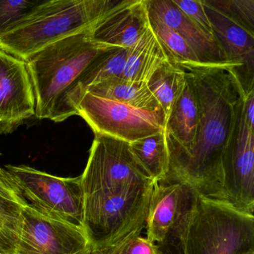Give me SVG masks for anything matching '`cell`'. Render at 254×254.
<instances>
[{
  "mask_svg": "<svg viewBox=\"0 0 254 254\" xmlns=\"http://www.w3.org/2000/svg\"><path fill=\"white\" fill-rule=\"evenodd\" d=\"M175 5L184 13L189 20H191L195 24L202 32L210 38H215L213 36L212 26L209 18L206 15L202 0L194 1V0H173Z\"/></svg>",
  "mask_w": 254,
  "mask_h": 254,
  "instance_id": "obj_26",
  "label": "cell"
},
{
  "mask_svg": "<svg viewBox=\"0 0 254 254\" xmlns=\"http://www.w3.org/2000/svg\"><path fill=\"white\" fill-rule=\"evenodd\" d=\"M87 254H99V253L95 252V251H90V250H89L88 253H87Z\"/></svg>",
  "mask_w": 254,
  "mask_h": 254,
  "instance_id": "obj_28",
  "label": "cell"
},
{
  "mask_svg": "<svg viewBox=\"0 0 254 254\" xmlns=\"http://www.w3.org/2000/svg\"><path fill=\"white\" fill-rule=\"evenodd\" d=\"M147 5L179 34L194 52L202 64H230L226 61L215 38L202 32L178 8L173 0H147Z\"/></svg>",
  "mask_w": 254,
  "mask_h": 254,
  "instance_id": "obj_15",
  "label": "cell"
},
{
  "mask_svg": "<svg viewBox=\"0 0 254 254\" xmlns=\"http://www.w3.org/2000/svg\"><path fill=\"white\" fill-rule=\"evenodd\" d=\"M247 254H254V251H251V252L248 253Z\"/></svg>",
  "mask_w": 254,
  "mask_h": 254,
  "instance_id": "obj_29",
  "label": "cell"
},
{
  "mask_svg": "<svg viewBox=\"0 0 254 254\" xmlns=\"http://www.w3.org/2000/svg\"><path fill=\"white\" fill-rule=\"evenodd\" d=\"M26 205L15 180L0 167V254L15 251L23 233Z\"/></svg>",
  "mask_w": 254,
  "mask_h": 254,
  "instance_id": "obj_18",
  "label": "cell"
},
{
  "mask_svg": "<svg viewBox=\"0 0 254 254\" xmlns=\"http://www.w3.org/2000/svg\"><path fill=\"white\" fill-rule=\"evenodd\" d=\"M186 76L184 91L174 105L165 126L170 160L190 152L198 131L200 119L197 96L191 79L187 73Z\"/></svg>",
  "mask_w": 254,
  "mask_h": 254,
  "instance_id": "obj_14",
  "label": "cell"
},
{
  "mask_svg": "<svg viewBox=\"0 0 254 254\" xmlns=\"http://www.w3.org/2000/svg\"><path fill=\"white\" fill-rule=\"evenodd\" d=\"M244 97L223 157L222 195L236 209L254 215V126L245 118Z\"/></svg>",
  "mask_w": 254,
  "mask_h": 254,
  "instance_id": "obj_9",
  "label": "cell"
},
{
  "mask_svg": "<svg viewBox=\"0 0 254 254\" xmlns=\"http://www.w3.org/2000/svg\"><path fill=\"white\" fill-rule=\"evenodd\" d=\"M87 93L121 102L138 109L152 111L163 110L150 91L147 83L133 82L123 77L108 78L92 87Z\"/></svg>",
  "mask_w": 254,
  "mask_h": 254,
  "instance_id": "obj_20",
  "label": "cell"
},
{
  "mask_svg": "<svg viewBox=\"0 0 254 254\" xmlns=\"http://www.w3.org/2000/svg\"><path fill=\"white\" fill-rule=\"evenodd\" d=\"M205 2L254 36V0H205Z\"/></svg>",
  "mask_w": 254,
  "mask_h": 254,
  "instance_id": "obj_24",
  "label": "cell"
},
{
  "mask_svg": "<svg viewBox=\"0 0 254 254\" xmlns=\"http://www.w3.org/2000/svg\"><path fill=\"white\" fill-rule=\"evenodd\" d=\"M90 32L47 46L26 61L35 97V117L60 123L64 100L89 64L109 46L96 42Z\"/></svg>",
  "mask_w": 254,
  "mask_h": 254,
  "instance_id": "obj_3",
  "label": "cell"
},
{
  "mask_svg": "<svg viewBox=\"0 0 254 254\" xmlns=\"http://www.w3.org/2000/svg\"><path fill=\"white\" fill-rule=\"evenodd\" d=\"M254 248L253 214L197 193L184 254H247Z\"/></svg>",
  "mask_w": 254,
  "mask_h": 254,
  "instance_id": "obj_5",
  "label": "cell"
},
{
  "mask_svg": "<svg viewBox=\"0 0 254 254\" xmlns=\"http://www.w3.org/2000/svg\"><path fill=\"white\" fill-rule=\"evenodd\" d=\"M127 49L110 47L99 53L71 86L64 100L61 122L77 115L79 101L90 89L111 77H122L126 64Z\"/></svg>",
  "mask_w": 254,
  "mask_h": 254,
  "instance_id": "obj_16",
  "label": "cell"
},
{
  "mask_svg": "<svg viewBox=\"0 0 254 254\" xmlns=\"http://www.w3.org/2000/svg\"><path fill=\"white\" fill-rule=\"evenodd\" d=\"M213 36L233 69L244 95L254 90V36L202 0Z\"/></svg>",
  "mask_w": 254,
  "mask_h": 254,
  "instance_id": "obj_12",
  "label": "cell"
},
{
  "mask_svg": "<svg viewBox=\"0 0 254 254\" xmlns=\"http://www.w3.org/2000/svg\"><path fill=\"white\" fill-rule=\"evenodd\" d=\"M189 186L177 180L166 178L154 183L147 218V239L161 243L175 222Z\"/></svg>",
  "mask_w": 254,
  "mask_h": 254,
  "instance_id": "obj_17",
  "label": "cell"
},
{
  "mask_svg": "<svg viewBox=\"0 0 254 254\" xmlns=\"http://www.w3.org/2000/svg\"><path fill=\"white\" fill-rule=\"evenodd\" d=\"M97 253L99 254H158L157 245L150 242L146 237H141L140 236L133 238L117 248Z\"/></svg>",
  "mask_w": 254,
  "mask_h": 254,
  "instance_id": "obj_27",
  "label": "cell"
},
{
  "mask_svg": "<svg viewBox=\"0 0 254 254\" xmlns=\"http://www.w3.org/2000/svg\"><path fill=\"white\" fill-rule=\"evenodd\" d=\"M168 57L151 27L127 49L123 78L133 82L147 83Z\"/></svg>",
  "mask_w": 254,
  "mask_h": 254,
  "instance_id": "obj_19",
  "label": "cell"
},
{
  "mask_svg": "<svg viewBox=\"0 0 254 254\" xmlns=\"http://www.w3.org/2000/svg\"><path fill=\"white\" fill-rule=\"evenodd\" d=\"M178 65L194 86L200 123L192 149L170 160L166 178L187 184L203 197L223 200V157L245 95L233 65Z\"/></svg>",
  "mask_w": 254,
  "mask_h": 254,
  "instance_id": "obj_1",
  "label": "cell"
},
{
  "mask_svg": "<svg viewBox=\"0 0 254 254\" xmlns=\"http://www.w3.org/2000/svg\"><path fill=\"white\" fill-rule=\"evenodd\" d=\"M153 188L117 189L84 195V227L90 250L104 252L140 236Z\"/></svg>",
  "mask_w": 254,
  "mask_h": 254,
  "instance_id": "obj_4",
  "label": "cell"
},
{
  "mask_svg": "<svg viewBox=\"0 0 254 254\" xmlns=\"http://www.w3.org/2000/svg\"><path fill=\"white\" fill-rule=\"evenodd\" d=\"M81 179L84 195L100 190L150 187L155 183L136 161L128 142L97 133Z\"/></svg>",
  "mask_w": 254,
  "mask_h": 254,
  "instance_id": "obj_7",
  "label": "cell"
},
{
  "mask_svg": "<svg viewBox=\"0 0 254 254\" xmlns=\"http://www.w3.org/2000/svg\"><path fill=\"white\" fill-rule=\"evenodd\" d=\"M33 116L35 93L26 62L0 50V134L12 133Z\"/></svg>",
  "mask_w": 254,
  "mask_h": 254,
  "instance_id": "obj_11",
  "label": "cell"
},
{
  "mask_svg": "<svg viewBox=\"0 0 254 254\" xmlns=\"http://www.w3.org/2000/svg\"><path fill=\"white\" fill-rule=\"evenodd\" d=\"M129 145L136 161L154 182L166 178L170 169V159L165 130Z\"/></svg>",
  "mask_w": 254,
  "mask_h": 254,
  "instance_id": "obj_21",
  "label": "cell"
},
{
  "mask_svg": "<svg viewBox=\"0 0 254 254\" xmlns=\"http://www.w3.org/2000/svg\"><path fill=\"white\" fill-rule=\"evenodd\" d=\"M24 225L13 254H87L85 230L70 223L49 218L26 205Z\"/></svg>",
  "mask_w": 254,
  "mask_h": 254,
  "instance_id": "obj_10",
  "label": "cell"
},
{
  "mask_svg": "<svg viewBox=\"0 0 254 254\" xmlns=\"http://www.w3.org/2000/svg\"><path fill=\"white\" fill-rule=\"evenodd\" d=\"M75 111L94 133L128 143L164 131L166 126L163 110L138 109L90 93L81 98Z\"/></svg>",
  "mask_w": 254,
  "mask_h": 254,
  "instance_id": "obj_8",
  "label": "cell"
},
{
  "mask_svg": "<svg viewBox=\"0 0 254 254\" xmlns=\"http://www.w3.org/2000/svg\"><path fill=\"white\" fill-rule=\"evenodd\" d=\"M42 0H1L0 1V35L6 33L24 19Z\"/></svg>",
  "mask_w": 254,
  "mask_h": 254,
  "instance_id": "obj_25",
  "label": "cell"
},
{
  "mask_svg": "<svg viewBox=\"0 0 254 254\" xmlns=\"http://www.w3.org/2000/svg\"></svg>",
  "mask_w": 254,
  "mask_h": 254,
  "instance_id": "obj_30",
  "label": "cell"
},
{
  "mask_svg": "<svg viewBox=\"0 0 254 254\" xmlns=\"http://www.w3.org/2000/svg\"><path fill=\"white\" fill-rule=\"evenodd\" d=\"M148 11L150 27L161 44L168 59L177 64H200L197 56L184 38L166 26V23L148 7Z\"/></svg>",
  "mask_w": 254,
  "mask_h": 254,
  "instance_id": "obj_23",
  "label": "cell"
},
{
  "mask_svg": "<svg viewBox=\"0 0 254 254\" xmlns=\"http://www.w3.org/2000/svg\"><path fill=\"white\" fill-rule=\"evenodd\" d=\"M149 27L147 0H121L90 31L99 44L129 49Z\"/></svg>",
  "mask_w": 254,
  "mask_h": 254,
  "instance_id": "obj_13",
  "label": "cell"
},
{
  "mask_svg": "<svg viewBox=\"0 0 254 254\" xmlns=\"http://www.w3.org/2000/svg\"><path fill=\"white\" fill-rule=\"evenodd\" d=\"M187 83L184 69L167 59L147 82L148 88L160 104L166 116V122L184 91Z\"/></svg>",
  "mask_w": 254,
  "mask_h": 254,
  "instance_id": "obj_22",
  "label": "cell"
},
{
  "mask_svg": "<svg viewBox=\"0 0 254 254\" xmlns=\"http://www.w3.org/2000/svg\"><path fill=\"white\" fill-rule=\"evenodd\" d=\"M120 1L42 0L24 19L0 35V50L26 62L50 44L90 32Z\"/></svg>",
  "mask_w": 254,
  "mask_h": 254,
  "instance_id": "obj_2",
  "label": "cell"
},
{
  "mask_svg": "<svg viewBox=\"0 0 254 254\" xmlns=\"http://www.w3.org/2000/svg\"><path fill=\"white\" fill-rule=\"evenodd\" d=\"M5 169L15 180L30 207L49 218L84 229L81 176L62 178L23 165H8Z\"/></svg>",
  "mask_w": 254,
  "mask_h": 254,
  "instance_id": "obj_6",
  "label": "cell"
}]
</instances>
